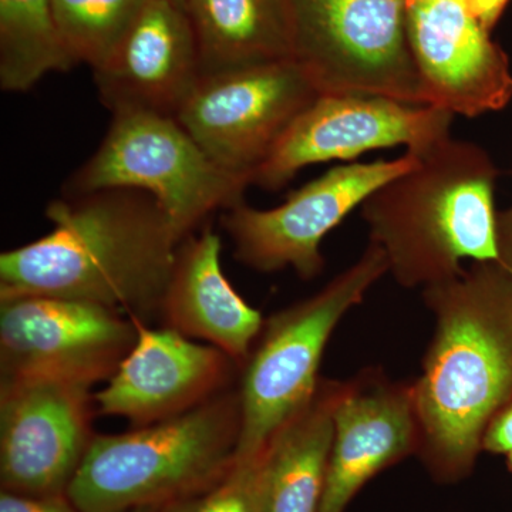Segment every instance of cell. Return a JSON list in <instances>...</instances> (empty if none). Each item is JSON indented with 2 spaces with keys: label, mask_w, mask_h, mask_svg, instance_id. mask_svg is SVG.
I'll return each instance as SVG.
<instances>
[{
  "label": "cell",
  "mask_w": 512,
  "mask_h": 512,
  "mask_svg": "<svg viewBox=\"0 0 512 512\" xmlns=\"http://www.w3.org/2000/svg\"><path fill=\"white\" fill-rule=\"evenodd\" d=\"M318 90L295 60L201 76L175 119L225 170L254 180Z\"/></svg>",
  "instance_id": "cell-9"
},
{
  "label": "cell",
  "mask_w": 512,
  "mask_h": 512,
  "mask_svg": "<svg viewBox=\"0 0 512 512\" xmlns=\"http://www.w3.org/2000/svg\"><path fill=\"white\" fill-rule=\"evenodd\" d=\"M160 318L164 326L220 349L239 367L265 322L222 271L221 239L212 229L181 242Z\"/></svg>",
  "instance_id": "cell-17"
},
{
  "label": "cell",
  "mask_w": 512,
  "mask_h": 512,
  "mask_svg": "<svg viewBox=\"0 0 512 512\" xmlns=\"http://www.w3.org/2000/svg\"><path fill=\"white\" fill-rule=\"evenodd\" d=\"M293 60L319 94L427 106L406 32V0H289Z\"/></svg>",
  "instance_id": "cell-7"
},
{
  "label": "cell",
  "mask_w": 512,
  "mask_h": 512,
  "mask_svg": "<svg viewBox=\"0 0 512 512\" xmlns=\"http://www.w3.org/2000/svg\"><path fill=\"white\" fill-rule=\"evenodd\" d=\"M389 272L386 255L370 242L362 256L325 288L265 319L242 365L241 433L235 461L264 453L279 430L311 402L333 330Z\"/></svg>",
  "instance_id": "cell-5"
},
{
  "label": "cell",
  "mask_w": 512,
  "mask_h": 512,
  "mask_svg": "<svg viewBox=\"0 0 512 512\" xmlns=\"http://www.w3.org/2000/svg\"><path fill=\"white\" fill-rule=\"evenodd\" d=\"M420 427L414 382H394L366 369L345 382L335 410V436L319 512H345L386 468L417 456Z\"/></svg>",
  "instance_id": "cell-15"
},
{
  "label": "cell",
  "mask_w": 512,
  "mask_h": 512,
  "mask_svg": "<svg viewBox=\"0 0 512 512\" xmlns=\"http://www.w3.org/2000/svg\"><path fill=\"white\" fill-rule=\"evenodd\" d=\"M79 64L64 45L52 0H0V87L28 92Z\"/></svg>",
  "instance_id": "cell-20"
},
{
  "label": "cell",
  "mask_w": 512,
  "mask_h": 512,
  "mask_svg": "<svg viewBox=\"0 0 512 512\" xmlns=\"http://www.w3.org/2000/svg\"><path fill=\"white\" fill-rule=\"evenodd\" d=\"M508 0H468L474 15L480 19L485 28H491L500 18Z\"/></svg>",
  "instance_id": "cell-26"
},
{
  "label": "cell",
  "mask_w": 512,
  "mask_h": 512,
  "mask_svg": "<svg viewBox=\"0 0 512 512\" xmlns=\"http://www.w3.org/2000/svg\"><path fill=\"white\" fill-rule=\"evenodd\" d=\"M416 154L410 170L362 205L372 244L404 288L440 284L466 272L461 262L498 261L497 168L477 144L448 136Z\"/></svg>",
  "instance_id": "cell-3"
},
{
  "label": "cell",
  "mask_w": 512,
  "mask_h": 512,
  "mask_svg": "<svg viewBox=\"0 0 512 512\" xmlns=\"http://www.w3.org/2000/svg\"><path fill=\"white\" fill-rule=\"evenodd\" d=\"M406 32L427 106L473 119L510 104V64L468 0H406Z\"/></svg>",
  "instance_id": "cell-13"
},
{
  "label": "cell",
  "mask_w": 512,
  "mask_h": 512,
  "mask_svg": "<svg viewBox=\"0 0 512 512\" xmlns=\"http://www.w3.org/2000/svg\"><path fill=\"white\" fill-rule=\"evenodd\" d=\"M416 161V154L407 151L397 160L340 165L292 191L271 210H256L245 202L229 208L221 224L234 244L235 258L264 274L291 266L306 281L316 278L325 268L320 244L326 235Z\"/></svg>",
  "instance_id": "cell-8"
},
{
  "label": "cell",
  "mask_w": 512,
  "mask_h": 512,
  "mask_svg": "<svg viewBox=\"0 0 512 512\" xmlns=\"http://www.w3.org/2000/svg\"><path fill=\"white\" fill-rule=\"evenodd\" d=\"M345 382L320 379L311 402L261 454L264 512H319Z\"/></svg>",
  "instance_id": "cell-18"
},
{
  "label": "cell",
  "mask_w": 512,
  "mask_h": 512,
  "mask_svg": "<svg viewBox=\"0 0 512 512\" xmlns=\"http://www.w3.org/2000/svg\"><path fill=\"white\" fill-rule=\"evenodd\" d=\"M436 329L414 382L420 446L434 480L473 471L495 413L512 397V275L497 261L474 262L423 289Z\"/></svg>",
  "instance_id": "cell-2"
},
{
  "label": "cell",
  "mask_w": 512,
  "mask_h": 512,
  "mask_svg": "<svg viewBox=\"0 0 512 512\" xmlns=\"http://www.w3.org/2000/svg\"><path fill=\"white\" fill-rule=\"evenodd\" d=\"M94 83L111 113L177 116L201 77L190 18L178 0H151Z\"/></svg>",
  "instance_id": "cell-16"
},
{
  "label": "cell",
  "mask_w": 512,
  "mask_h": 512,
  "mask_svg": "<svg viewBox=\"0 0 512 512\" xmlns=\"http://www.w3.org/2000/svg\"><path fill=\"white\" fill-rule=\"evenodd\" d=\"M178 2H181V3H183V5H184V0H178Z\"/></svg>",
  "instance_id": "cell-29"
},
{
  "label": "cell",
  "mask_w": 512,
  "mask_h": 512,
  "mask_svg": "<svg viewBox=\"0 0 512 512\" xmlns=\"http://www.w3.org/2000/svg\"><path fill=\"white\" fill-rule=\"evenodd\" d=\"M508 458V466H510V470L512 471V453L507 454Z\"/></svg>",
  "instance_id": "cell-27"
},
{
  "label": "cell",
  "mask_w": 512,
  "mask_h": 512,
  "mask_svg": "<svg viewBox=\"0 0 512 512\" xmlns=\"http://www.w3.org/2000/svg\"><path fill=\"white\" fill-rule=\"evenodd\" d=\"M151 0H52L64 45L77 63L99 69Z\"/></svg>",
  "instance_id": "cell-21"
},
{
  "label": "cell",
  "mask_w": 512,
  "mask_h": 512,
  "mask_svg": "<svg viewBox=\"0 0 512 512\" xmlns=\"http://www.w3.org/2000/svg\"><path fill=\"white\" fill-rule=\"evenodd\" d=\"M160 508H150V510H138L134 512H157Z\"/></svg>",
  "instance_id": "cell-28"
},
{
  "label": "cell",
  "mask_w": 512,
  "mask_h": 512,
  "mask_svg": "<svg viewBox=\"0 0 512 512\" xmlns=\"http://www.w3.org/2000/svg\"><path fill=\"white\" fill-rule=\"evenodd\" d=\"M93 384L57 376L0 383L2 491L63 495L92 443Z\"/></svg>",
  "instance_id": "cell-10"
},
{
  "label": "cell",
  "mask_w": 512,
  "mask_h": 512,
  "mask_svg": "<svg viewBox=\"0 0 512 512\" xmlns=\"http://www.w3.org/2000/svg\"><path fill=\"white\" fill-rule=\"evenodd\" d=\"M136 323L137 339L106 387L94 394L104 416L148 426L180 416L225 392L235 362L220 349L168 328Z\"/></svg>",
  "instance_id": "cell-14"
},
{
  "label": "cell",
  "mask_w": 512,
  "mask_h": 512,
  "mask_svg": "<svg viewBox=\"0 0 512 512\" xmlns=\"http://www.w3.org/2000/svg\"><path fill=\"white\" fill-rule=\"evenodd\" d=\"M483 450L494 454L512 453V397L488 423Z\"/></svg>",
  "instance_id": "cell-24"
},
{
  "label": "cell",
  "mask_w": 512,
  "mask_h": 512,
  "mask_svg": "<svg viewBox=\"0 0 512 512\" xmlns=\"http://www.w3.org/2000/svg\"><path fill=\"white\" fill-rule=\"evenodd\" d=\"M157 512H264L261 456L247 463L235 461L210 490Z\"/></svg>",
  "instance_id": "cell-22"
},
{
  "label": "cell",
  "mask_w": 512,
  "mask_h": 512,
  "mask_svg": "<svg viewBox=\"0 0 512 512\" xmlns=\"http://www.w3.org/2000/svg\"><path fill=\"white\" fill-rule=\"evenodd\" d=\"M136 323L96 303L18 296L0 299V375L109 380L133 348Z\"/></svg>",
  "instance_id": "cell-11"
},
{
  "label": "cell",
  "mask_w": 512,
  "mask_h": 512,
  "mask_svg": "<svg viewBox=\"0 0 512 512\" xmlns=\"http://www.w3.org/2000/svg\"><path fill=\"white\" fill-rule=\"evenodd\" d=\"M0 512H83L63 495H28L2 491Z\"/></svg>",
  "instance_id": "cell-23"
},
{
  "label": "cell",
  "mask_w": 512,
  "mask_h": 512,
  "mask_svg": "<svg viewBox=\"0 0 512 512\" xmlns=\"http://www.w3.org/2000/svg\"><path fill=\"white\" fill-rule=\"evenodd\" d=\"M201 76L293 60L289 0H184Z\"/></svg>",
  "instance_id": "cell-19"
},
{
  "label": "cell",
  "mask_w": 512,
  "mask_h": 512,
  "mask_svg": "<svg viewBox=\"0 0 512 512\" xmlns=\"http://www.w3.org/2000/svg\"><path fill=\"white\" fill-rule=\"evenodd\" d=\"M238 390L180 416L120 434H94L67 497L83 512L164 508L210 490L235 464Z\"/></svg>",
  "instance_id": "cell-4"
},
{
  "label": "cell",
  "mask_w": 512,
  "mask_h": 512,
  "mask_svg": "<svg viewBox=\"0 0 512 512\" xmlns=\"http://www.w3.org/2000/svg\"><path fill=\"white\" fill-rule=\"evenodd\" d=\"M46 217L49 234L0 255V299L52 296L160 318L184 239L156 198L126 188L62 195Z\"/></svg>",
  "instance_id": "cell-1"
},
{
  "label": "cell",
  "mask_w": 512,
  "mask_h": 512,
  "mask_svg": "<svg viewBox=\"0 0 512 512\" xmlns=\"http://www.w3.org/2000/svg\"><path fill=\"white\" fill-rule=\"evenodd\" d=\"M454 114L384 97L319 94L279 138L252 185L281 190L308 165L353 160L367 151H421L450 136Z\"/></svg>",
  "instance_id": "cell-12"
},
{
  "label": "cell",
  "mask_w": 512,
  "mask_h": 512,
  "mask_svg": "<svg viewBox=\"0 0 512 512\" xmlns=\"http://www.w3.org/2000/svg\"><path fill=\"white\" fill-rule=\"evenodd\" d=\"M251 185L247 175L215 163L174 116L123 111L113 114L106 137L66 181L63 195L146 192L185 239L214 212L242 204Z\"/></svg>",
  "instance_id": "cell-6"
},
{
  "label": "cell",
  "mask_w": 512,
  "mask_h": 512,
  "mask_svg": "<svg viewBox=\"0 0 512 512\" xmlns=\"http://www.w3.org/2000/svg\"><path fill=\"white\" fill-rule=\"evenodd\" d=\"M497 251L498 264L512 275V205L497 214Z\"/></svg>",
  "instance_id": "cell-25"
}]
</instances>
